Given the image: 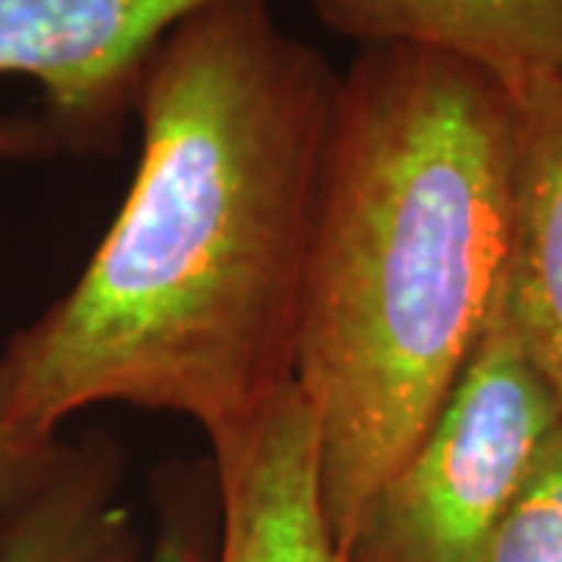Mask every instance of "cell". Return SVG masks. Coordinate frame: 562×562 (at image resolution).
I'll return each instance as SVG.
<instances>
[{"instance_id": "5", "label": "cell", "mask_w": 562, "mask_h": 562, "mask_svg": "<svg viewBox=\"0 0 562 562\" xmlns=\"http://www.w3.org/2000/svg\"><path fill=\"white\" fill-rule=\"evenodd\" d=\"M220 531L213 562H344L322 497L316 416L301 387L210 441Z\"/></svg>"}, {"instance_id": "7", "label": "cell", "mask_w": 562, "mask_h": 562, "mask_svg": "<svg viewBox=\"0 0 562 562\" xmlns=\"http://www.w3.org/2000/svg\"><path fill=\"white\" fill-rule=\"evenodd\" d=\"M360 47L416 44L453 54L513 94L562 76V0H303Z\"/></svg>"}, {"instance_id": "9", "label": "cell", "mask_w": 562, "mask_h": 562, "mask_svg": "<svg viewBox=\"0 0 562 562\" xmlns=\"http://www.w3.org/2000/svg\"><path fill=\"white\" fill-rule=\"evenodd\" d=\"M482 562H562V422L538 450Z\"/></svg>"}, {"instance_id": "8", "label": "cell", "mask_w": 562, "mask_h": 562, "mask_svg": "<svg viewBox=\"0 0 562 562\" xmlns=\"http://www.w3.org/2000/svg\"><path fill=\"white\" fill-rule=\"evenodd\" d=\"M122 475L116 438L85 431L60 441L54 469L10 528L0 562H138L144 538L120 503Z\"/></svg>"}, {"instance_id": "2", "label": "cell", "mask_w": 562, "mask_h": 562, "mask_svg": "<svg viewBox=\"0 0 562 562\" xmlns=\"http://www.w3.org/2000/svg\"><path fill=\"white\" fill-rule=\"evenodd\" d=\"M516 98L416 44L341 72L294 382L338 547L435 422L494 316L513 232Z\"/></svg>"}, {"instance_id": "10", "label": "cell", "mask_w": 562, "mask_h": 562, "mask_svg": "<svg viewBox=\"0 0 562 562\" xmlns=\"http://www.w3.org/2000/svg\"><path fill=\"white\" fill-rule=\"evenodd\" d=\"M157 497V528L144 543L138 562H213L216 560V531H220V503L213 465L188 462L176 465L154 482Z\"/></svg>"}, {"instance_id": "3", "label": "cell", "mask_w": 562, "mask_h": 562, "mask_svg": "<svg viewBox=\"0 0 562 562\" xmlns=\"http://www.w3.org/2000/svg\"><path fill=\"white\" fill-rule=\"evenodd\" d=\"M562 406L503 306L435 422L372 494L344 562H482Z\"/></svg>"}, {"instance_id": "11", "label": "cell", "mask_w": 562, "mask_h": 562, "mask_svg": "<svg viewBox=\"0 0 562 562\" xmlns=\"http://www.w3.org/2000/svg\"><path fill=\"white\" fill-rule=\"evenodd\" d=\"M57 447L60 441L44 447V450L25 447L0 422V550L10 538V528L20 519L22 509L38 494L41 484L47 482L54 460H57Z\"/></svg>"}, {"instance_id": "12", "label": "cell", "mask_w": 562, "mask_h": 562, "mask_svg": "<svg viewBox=\"0 0 562 562\" xmlns=\"http://www.w3.org/2000/svg\"><path fill=\"white\" fill-rule=\"evenodd\" d=\"M63 154L44 116L32 113H0V162L44 160Z\"/></svg>"}, {"instance_id": "1", "label": "cell", "mask_w": 562, "mask_h": 562, "mask_svg": "<svg viewBox=\"0 0 562 562\" xmlns=\"http://www.w3.org/2000/svg\"><path fill=\"white\" fill-rule=\"evenodd\" d=\"M338 81L272 0H213L157 41L116 220L0 350L16 441L44 450L101 403L172 413L216 441L294 387Z\"/></svg>"}, {"instance_id": "6", "label": "cell", "mask_w": 562, "mask_h": 562, "mask_svg": "<svg viewBox=\"0 0 562 562\" xmlns=\"http://www.w3.org/2000/svg\"><path fill=\"white\" fill-rule=\"evenodd\" d=\"M513 98V232L503 306L562 406V76Z\"/></svg>"}, {"instance_id": "4", "label": "cell", "mask_w": 562, "mask_h": 562, "mask_svg": "<svg viewBox=\"0 0 562 562\" xmlns=\"http://www.w3.org/2000/svg\"><path fill=\"white\" fill-rule=\"evenodd\" d=\"M213 0H0V76L41 88L63 154L120 150L157 41Z\"/></svg>"}]
</instances>
